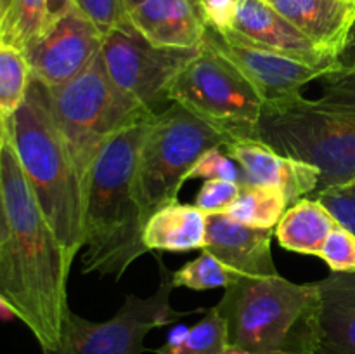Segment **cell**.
<instances>
[{
  "label": "cell",
  "mask_w": 355,
  "mask_h": 354,
  "mask_svg": "<svg viewBox=\"0 0 355 354\" xmlns=\"http://www.w3.org/2000/svg\"><path fill=\"white\" fill-rule=\"evenodd\" d=\"M0 198L7 224L0 242V298L30 328L42 353H54L71 311V262L38 208L9 135L0 153Z\"/></svg>",
  "instance_id": "1"
},
{
  "label": "cell",
  "mask_w": 355,
  "mask_h": 354,
  "mask_svg": "<svg viewBox=\"0 0 355 354\" xmlns=\"http://www.w3.org/2000/svg\"><path fill=\"white\" fill-rule=\"evenodd\" d=\"M156 118V117H155ZM155 118L137 121L103 146L85 180L83 273L120 280L149 250L135 194L139 155Z\"/></svg>",
  "instance_id": "2"
},
{
  "label": "cell",
  "mask_w": 355,
  "mask_h": 354,
  "mask_svg": "<svg viewBox=\"0 0 355 354\" xmlns=\"http://www.w3.org/2000/svg\"><path fill=\"white\" fill-rule=\"evenodd\" d=\"M318 80V99L298 94L263 106L255 134L281 155L318 167L321 180L311 198L355 180V69L338 66Z\"/></svg>",
  "instance_id": "3"
},
{
  "label": "cell",
  "mask_w": 355,
  "mask_h": 354,
  "mask_svg": "<svg viewBox=\"0 0 355 354\" xmlns=\"http://www.w3.org/2000/svg\"><path fill=\"white\" fill-rule=\"evenodd\" d=\"M7 132L42 215L73 264L83 246L85 184L55 127L44 83L31 78Z\"/></svg>",
  "instance_id": "4"
},
{
  "label": "cell",
  "mask_w": 355,
  "mask_h": 354,
  "mask_svg": "<svg viewBox=\"0 0 355 354\" xmlns=\"http://www.w3.org/2000/svg\"><path fill=\"white\" fill-rule=\"evenodd\" d=\"M47 99L83 184L92 162L110 139L137 121L156 117L118 89L101 52L71 82L47 87Z\"/></svg>",
  "instance_id": "5"
},
{
  "label": "cell",
  "mask_w": 355,
  "mask_h": 354,
  "mask_svg": "<svg viewBox=\"0 0 355 354\" xmlns=\"http://www.w3.org/2000/svg\"><path fill=\"white\" fill-rule=\"evenodd\" d=\"M314 297V285L293 283L281 274L238 278L215 307L227 325L229 346L269 354L300 351L304 319Z\"/></svg>",
  "instance_id": "6"
},
{
  "label": "cell",
  "mask_w": 355,
  "mask_h": 354,
  "mask_svg": "<svg viewBox=\"0 0 355 354\" xmlns=\"http://www.w3.org/2000/svg\"><path fill=\"white\" fill-rule=\"evenodd\" d=\"M229 144L217 127L172 103L156 115L142 144L135 176V194L144 224L159 208L179 201L180 189L205 151Z\"/></svg>",
  "instance_id": "7"
},
{
  "label": "cell",
  "mask_w": 355,
  "mask_h": 354,
  "mask_svg": "<svg viewBox=\"0 0 355 354\" xmlns=\"http://www.w3.org/2000/svg\"><path fill=\"white\" fill-rule=\"evenodd\" d=\"M168 101L217 127L229 142L255 139L263 111V101L255 89L203 45L175 76L168 89Z\"/></svg>",
  "instance_id": "8"
},
{
  "label": "cell",
  "mask_w": 355,
  "mask_h": 354,
  "mask_svg": "<svg viewBox=\"0 0 355 354\" xmlns=\"http://www.w3.org/2000/svg\"><path fill=\"white\" fill-rule=\"evenodd\" d=\"M159 287L148 297L125 295L120 311L107 321H90L69 311L61 346L49 354H142L144 339L159 326L172 325L191 312H179L170 304L172 273L158 259Z\"/></svg>",
  "instance_id": "9"
},
{
  "label": "cell",
  "mask_w": 355,
  "mask_h": 354,
  "mask_svg": "<svg viewBox=\"0 0 355 354\" xmlns=\"http://www.w3.org/2000/svg\"><path fill=\"white\" fill-rule=\"evenodd\" d=\"M200 51L201 47H156L127 24L104 37L101 56L118 89L146 111L159 115L170 103L168 89L175 76Z\"/></svg>",
  "instance_id": "10"
},
{
  "label": "cell",
  "mask_w": 355,
  "mask_h": 354,
  "mask_svg": "<svg viewBox=\"0 0 355 354\" xmlns=\"http://www.w3.org/2000/svg\"><path fill=\"white\" fill-rule=\"evenodd\" d=\"M201 45L236 69L255 89L263 106L298 96L309 82L331 71L259 47L234 31L220 33L207 26Z\"/></svg>",
  "instance_id": "11"
},
{
  "label": "cell",
  "mask_w": 355,
  "mask_h": 354,
  "mask_svg": "<svg viewBox=\"0 0 355 354\" xmlns=\"http://www.w3.org/2000/svg\"><path fill=\"white\" fill-rule=\"evenodd\" d=\"M103 40L104 35L73 9L24 51L31 76L47 87L71 82L96 59Z\"/></svg>",
  "instance_id": "12"
},
{
  "label": "cell",
  "mask_w": 355,
  "mask_h": 354,
  "mask_svg": "<svg viewBox=\"0 0 355 354\" xmlns=\"http://www.w3.org/2000/svg\"><path fill=\"white\" fill-rule=\"evenodd\" d=\"M302 330V353L355 354V271L314 281Z\"/></svg>",
  "instance_id": "13"
},
{
  "label": "cell",
  "mask_w": 355,
  "mask_h": 354,
  "mask_svg": "<svg viewBox=\"0 0 355 354\" xmlns=\"http://www.w3.org/2000/svg\"><path fill=\"white\" fill-rule=\"evenodd\" d=\"M243 172V184L276 187L290 207L318 191L321 172L312 163L281 155L259 139H236L224 146Z\"/></svg>",
  "instance_id": "14"
},
{
  "label": "cell",
  "mask_w": 355,
  "mask_h": 354,
  "mask_svg": "<svg viewBox=\"0 0 355 354\" xmlns=\"http://www.w3.org/2000/svg\"><path fill=\"white\" fill-rule=\"evenodd\" d=\"M245 40L277 54L319 68H338V59L328 54L266 0H239L232 30Z\"/></svg>",
  "instance_id": "15"
},
{
  "label": "cell",
  "mask_w": 355,
  "mask_h": 354,
  "mask_svg": "<svg viewBox=\"0 0 355 354\" xmlns=\"http://www.w3.org/2000/svg\"><path fill=\"white\" fill-rule=\"evenodd\" d=\"M274 229L252 228L227 214L207 215L205 248L238 278L279 274L272 259Z\"/></svg>",
  "instance_id": "16"
},
{
  "label": "cell",
  "mask_w": 355,
  "mask_h": 354,
  "mask_svg": "<svg viewBox=\"0 0 355 354\" xmlns=\"http://www.w3.org/2000/svg\"><path fill=\"white\" fill-rule=\"evenodd\" d=\"M128 21L156 47L196 49L207 33L194 0H142L128 12Z\"/></svg>",
  "instance_id": "17"
},
{
  "label": "cell",
  "mask_w": 355,
  "mask_h": 354,
  "mask_svg": "<svg viewBox=\"0 0 355 354\" xmlns=\"http://www.w3.org/2000/svg\"><path fill=\"white\" fill-rule=\"evenodd\" d=\"M319 49L338 59L355 21L349 0H266Z\"/></svg>",
  "instance_id": "18"
},
{
  "label": "cell",
  "mask_w": 355,
  "mask_h": 354,
  "mask_svg": "<svg viewBox=\"0 0 355 354\" xmlns=\"http://www.w3.org/2000/svg\"><path fill=\"white\" fill-rule=\"evenodd\" d=\"M146 248L162 252L203 250L207 243V214L196 205L170 203L148 219L142 233Z\"/></svg>",
  "instance_id": "19"
},
{
  "label": "cell",
  "mask_w": 355,
  "mask_h": 354,
  "mask_svg": "<svg viewBox=\"0 0 355 354\" xmlns=\"http://www.w3.org/2000/svg\"><path fill=\"white\" fill-rule=\"evenodd\" d=\"M336 226V219L321 201L302 198L286 208L274 228V235L284 250L319 257L326 238Z\"/></svg>",
  "instance_id": "20"
},
{
  "label": "cell",
  "mask_w": 355,
  "mask_h": 354,
  "mask_svg": "<svg viewBox=\"0 0 355 354\" xmlns=\"http://www.w3.org/2000/svg\"><path fill=\"white\" fill-rule=\"evenodd\" d=\"M288 207L284 193L276 187L241 184L239 196L225 214L252 228L274 229Z\"/></svg>",
  "instance_id": "21"
},
{
  "label": "cell",
  "mask_w": 355,
  "mask_h": 354,
  "mask_svg": "<svg viewBox=\"0 0 355 354\" xmlns=\"http://www.w3.org/2000/svg\"><path fill=\"white\" fill-rule=\"evenodd\" d=\"M31 68L23 51L0 40V111L10 118L26 99Z\"/></svg>",
  "instance_id": "22"
},
{
  "label": "cell",
  "mask_w": 355,
  "mask_h": 354,
  "mask_svg": "<svg viewBox=\"0 0 355 354\" xmlns=\"http://www.w3.org/2000/svg\"><path fill=\"white\" fill-rule=\"evenodd\" d=\"M229 347L225 319L217 307L207 309L203 318L187 330V335L179 344H163L155 349L156 354H224Z\"/></svg>",
  "instance_id": "23"
},
{
  "label": "cell",
  "mask_w": 355,
  "mask_h": 354,
  "mask_svg": "<svg viewBox=\"0 0 355 354\" xmlns=\"http://www.w3.org/2000/svg\"><path fill=\"white\" fill-rule=\"evenodd\" d=\"M45 28V0H12L0 24V40L26 51Z\"/></svg>",
  "instance_id": "24"
},
{
  "label": "cell",
  "mask_w": 355,
  "mask_h": 354,
  "mask_svg": "<svg viewBox=\"0 0 355 354\" xmlns=\"http://www.w3.org/2000/svg\"><path fill=\"white\" fill-rule=\"evenodd\" d=\"M236 281V276L210 252L203 250L200 257L184 264L180 269L172 273L173 288L189 290H214L225 288Z\"/></svg>",
  "instance_id": "25"
},
{
  "label": "cell",
  "mask_w": 355,
  "mask_h": 354,
  "mask_svg": "<svg viewBox=\"0 0 355 354\" xmlns=\"http://www.w3.org/2000/svg\"><path fill=\"white\" fill-rule=\"evenodd\" d=\"M75 9L104 37L113 30L130 24L125 0H75Z\"/></svg>",
  "instance_id": "26"
},
{
  "label": "cell",
  "mask_w": 355,
  "mask_h": 354,
  "mask_svg": "<svg viewBox=\"0 0 355 354\" xmlns=\"http://www.w3.org/2000/svg\"><path fill=\"white\" fill-rule=\"evenodd\" d=\"M319 257L328 264L331 273H352L355 271V235L338 224L326 238Z\"/></svg>",
  "instance_id": "27"
},
{
  "label": "cell",
  "mask_w": 355,
  "mask_h": 354,
  "mask_svg": "<svg viewBox=\"0 0 355 354\" xmlns=\"http://www.w3.org/2000/svg\"><path fill=\"white\" fill-rule=\"evenodd\" d=\"M191 179H224L243 184V172L238 163L227 153H222L220 146H217L205 151L198 158V162L187 174V180Z\"/></svg>",
  "instance_id": "28"
},
{
  "label": "cell",
  "mask_w": 355,
  "mask_h": 354,
  "mask_svg": "<svg viewBox=\"0 0 355 354\" xmlns=\"http://www.w3.org/2000/svg\"><path fill=\"white\" fill-rule=\"evenodd\" d=\"M239 191H241V184L232 183V180H205L194 205L207 215L225 214L239 196Z\"/></svg>",
  "instance_id": "29"
},
{
  "label": "cell",
  "mask_w": 355,
  "mask_h": 354,
  "mask_svg": "<svg viewBox=\"0 0 355 354\" xmlns=\"http://www.w3.org/2000/svg\"><path fill=\"white\" fill-rule=\"evenodd\" d=\"M314 200L321 201L340 226L347 228L355 235V187L347 186L331 187L315 194Z\"/></svg>",
  "instance_id": "30"
},
{
  "label": "cell",
  "mask_w": 355,
  "mask_h": 354,
  "mask_svg": "<svg viewBox=\"0 0 355 354\" xmlns=\"http://www.w3.org/2000/svg\"><path fill=\"white\" fill-rule=\"evenodd\" d=\"M239 0H196L205 24L215 31H231L234 26Z\"/></svg>",
  "instance_id": "31"
},
{
  "label": "cell",
  "mask_w": 355,
  "mask_h": 354,
  "mask_svg": "<svg viewBox=\"0 0 355 354\" xmlns=\"http://www.w3.org/2000/svg\"><path fill=\"white\" fill-rule=\"evenodd\" d=\"M338 65L340 68H354L355 69V21L349 31V37H347L345 47L340 52L338 56Z\"/></svg>",
  "instance_id": "32"
},
{
  "label": "cell",
  "mask_w": 355,
  "mask_h": 354,
  "mask_svg": "<svg viewBox=\"0 0 355 354\" xmlns=\"http://www.w3.org/2000/svg\"><path fill=\"white\" fill-rule=\"evenodd\" d=\"M14 318H16V312H14L12 309H10L9 305L0 298V319H2V321H10V319Z\"/></svg>",
  "instance_id": "33"
},
{
  "label": "cell",
  "mask_w": 355,
  "mask_h": 354,
  "mask_svg": "<svg viewBox=\"0 0 355 354\" xmlns=\"http://www.w3.org/2000/svg\"><path fill=\"white\" fill-rule=\"evenodd\" d=\"M7 118L3 117L2 111H0V153H2V148L3 144H6L7 141Z\"/></svg>",
  "instance_id": "34"
},
{
  "label": "cell",
  "mask_w": 355,
  "mask_h": 354,
  "mask_svg": "<svg viewBox=\"0 0 355 354\" xmlns=\"http://www.w3.org/2000/svg\"><path fill=\"white\" fill-rule=\"evenodd\" d=\"M7 233V224H6V214H3V205H2V198H0V242L6 238Z\"/></svg>",
  "instance_id": "35"
},
{
  "label": "cell",
  "mask_w": 355,
  "mask_h": 354,
  "mask_svg": "<svg viewBox=\"0 0 355 354\" xmlns=\"http://www.w3.org/2000/svg\"><path fill=\"white\" fill-rule=\"evenodd\" d=\"M224 354H252V353H248V351H243V349H239V347L229 346V347H227V351H225Z\"/></svg>",
  "instance_id": "36"
},
{
  "label": "cell",
  "mask_w": 355,
  "mask_h": 354,
  "mask_svg": "<svg viewBox=\"0 0 355 354\" xmlns=\"http://www.w3.org/2000/svg\"><path fill=\"white\" fill-rule=\"evenodd\" d=\"M142 0H125V3H127V9H128V12H130L132 9H134V7H137L139 3H141Z\"/></svg>",
  "instance_id": "37"
},
{
  "label": "cell",
  "mask_w": 355,
  "mask_h": 354,
  "mask_svg": "<svg viewBox=\"0 0 355 354\" xmlns=\"http://www.w3.org/2000/svg\"><path fill=\"white\" fill-rule=\"evenodd\" d=\"M269 354H312V353H302V351H276V353Z\"/></svg>",
  "instance_id": "38"
},
{
  "label": "cell",
  "mask_w": 355,
  "mask_h": 354,
  "mask_svg": "<svg viewBox=\"0 0 355 354\" xmlns=\"http://www.w3.org/2000/svg\"><path fill=\"white\" fill-rule=\"evenodd\" d=\"M10 2H12V0H2V12H3V16H6V12H7V9H9ZM2 19H3V17H2Z\"/></svg>",
  "instance_id": "39"
},
{
  "label": "cell",
  "mask_w": 355,
  "mask_h": 354,
  "mask_svg": "<svg viewBox=\"0 0 355 354\" xmlns=\"http://www.w3.org/2000/svg\"><path fill=\"white\" fill-rule=\"evenodd\" d=\"M2 17H3V12H2V0H0V24H2Z\"/></svg>",
  "instance_id": "40"
},
{
  "label": "cell",
  "mask_w": 355,
  "mask_h": 354,
  "mask_svg": "<svg viewBox=\"0 0 355 354\" xmlns=\"http://www.w3.org/2000/svg\"><path fill=\"white\" fill-rule=\"evenodd\" d=\"M349 2H350V3H354V6H355V0H349Z\"/></svg>",
  "instance_id": "41"
},
{
  "label": "cell",
  "mask_w": 355,
  "mask_h": 354,
  "mask_svg": "<svg viewBox=\"0 0 355 354\" xmlns=\"http://www.w3.org/2000/svg\"><path fill=\"white\" fill-rule=\"evenodd\" d=\"M350 186H354V187H355V180H354V183H350Z\"/></svg>",
  "instance_id": "42"
},
{
  "label": "cell",
  "mask_w": 355,
  "mask_h": 354,
  "mask_svg": "<svg viewBox=\"0 0 355 354\" xmlns=\"http://www.w3.org/2000/svg\"><path fill=\"white\" fill-rule=\"evenodd\" d=\"M194 2H196V0H194Z\"/></svg>",
  "instance_id": "43"
}]
</instances>
